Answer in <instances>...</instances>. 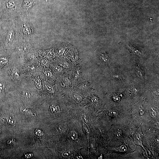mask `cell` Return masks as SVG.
Segmentation results:
<instances>
[{
  "label": "cell",
  "mask_w": 159,
  "mask_h": 159,
  "mask_svg": "<svg viewBox=\"0 0 159 159\" xmlns=\"http://www.w3.org/2000/svg\"><path fill=\"white\" fill-rule=\"evenodd\" d=\"M23 0H0L2 21L13 20L22 13Z\"/></svg>",
  "instance_id": "cell-1"
},
{
  "label": "cell",
  "mask_w": 159,
  "mask_h": 159,
  "mask_svg": "<svg viewBox=\"0 0 159 159\" xmlns=\"http://www.w3.org/2000/svg\"><path fill=\"white\" fill-rule=\"evenodd\" d=\"M27 16V14L21 13L14 20L19 39L20 40H27L32 35V27Z\"/></svg>",
  "instance_id": "cell-2"
},
{
  "label": "cell",
  "mask_w": 159,
  "mask_h": 159,
  "mask_svg": "<svg viewBox=\"0 0 159 159\" xmlns=\"http://www.w3.org/2000/svg\"><path fill=\"white\" fill-rule=\"evenodd\" d=\"M19 39L14 20L2 21L0 27V40L11 45L14 41Z\"/></svg>",
  "instance_id": "cell-3"
},
{
  "label": "cell",
  "mask_w": 159,
  "mask_h": 159,
  "mask_svg": "<svg viewBox=\"0 0 159 159\" xmlns=\"http://www.w3.org/2000/svg\"><path fill=\"white\" fill-rule=\"evenodd\" d=\"M37 2V0H23L21 6L22 13L28 15V11Z\"/></svg>",
  "instance_id": "cell-4"
},
{
  "label": "cell",
  "mask_w": 159,
  "mask_h": 159,
  "mask_svg": "<svg viewBox=\"0 0 159 159\" xmlns=\"http://www.w3.org/2000/svg\"><path fill=\"white\" fill-rule=\"evenodd\" d=\"M50 109L53 112H56L59 110V108L58 105L56 104L52 105L50 106Z\"/></svg>",
  "instance_id": "cell-5"
},
{
  "label": "cell",
  "mask_w": 159,
  "mask_h": 159,
  "mask_svg": "<svg viewBox=\"0 0 159 159\" xmlns=\"http://www.w3.org/2000/svg\"><path fill=\"white\" fill-rule=\"evenodd\" d=\"M109 115L111 117H116L118 115V112L117 110H110L109 113Z\"/></svg>",
  "instance_id": "cell-6"
},
{
  "label": "cell",
  "mask_w": 159,
  "mask_h": 159,
  "mask_svg": "<svg viewBox=\"0 0 159 159\" xmlns=\"http://www.w3.org/2000/svg\"><path fill=\"white\" fill-rule=\"evenodd\" d=\"M6 120L11 125H15L16 123V120L11 117H7Z\"/></svg>",
  "instance_id": "cell-7"
},
{
  "label": "cell",
  "mask_w": 159,
  "mask_h": 159,
  "mask_svg": "<svg viewBox=\"0 0 159 159\" xmlns=\"http://www.w3.org/2000/svg\"><path fill=\"white\" fill-rule=\"evenodd\" d=\"M69 137L70 138L73 139H76L77 138V133L74 131H71L69 133Z\"/></svg>",
  "instance_id": "cell-8"
},
{
  "label": "cell",
  "mask_w": 159,
  "mask_h": 159,
  "mask_svg": "<svg viewBox=\"0 0 159 159\" xmlns=\"http://www.w3.org/2000/svg\"><path fill=\"white\" fill-rule=\"evenodd\" d=\"M8 58L6 57L2 56L0 58V64H5L8 62Z\"/></svg>",
  "instance_id": "cell-9"
},
{
  "label": "cell",
  "mask_w": 159,
  "mask_h": 159,
  "mask_svg": "<svg viewBox=\"0 0 159 159\" xmlns=\"http://www.w3.org/2000/svg\"><path fill=\"white\" fill-rule=\"evenodd\" d=\"M35 84L38 89H40L42 87L41 81L39 79L36 80L35 81Z\"/></svg>",
  "instance_id": "cell-10"
},
{
  "label": "cell",
  "mask_w": 159,
  "mask_h": 159,
  "mask_svg": "<svg viewBox=\"0 0 159 159\" xmlns=\"http://www.w3.org/2000/svg\"><path fill=\"white\" fill-rule=\"evenodd\" d=\"M23 96L26 99H29L30 97L29 93L26 90H23L22 92Z\"/></svg>",
  "instance_id": "cell-11"
},
{
  "label": "cell",
  "mask_w": 159,
  "mask_h": 159,
  "mask_svg": "<svg viewBox=\"0 0 159 159\" xmlns=\"http://www.w3.org/2000/svg\"><path fill=\"white\" fill-rule=\"evenodd\" d=\"M54 69L56 72H59L62 70V68L59 66H56L54 67Z\"/></svg>",
  "instance_id": "cell-12"
},
{
  "label": "cell",
  "mask_w": 159,
  "mask_h": 159,
  "mask_svg": "<svg viewBox=\"0 0 159 159\" xmlns=\"http://www.w3.org/2000/svg\"><path fill=\"white\" fill-rule=\"evenodd\" d=\"M46 87L47 90L49 92H52L54 90V89L53 86L50 84L47 85L46 86Z\"/></svg>",
  "instance_id": "cell-13"
},
{
  "label": "cell",
  "mask_w": 159,
  "mask_h": 159,
  "mask_svg": "<svg viewBox=\"0 0 159 159\" xmlns=\"http://www.w3.org/2000/svg\"><path fill=\"white\" fill-rule=\"evenodd\" d=\"M44 74L45 76L48 77H50L52 76V73L49 70H47L44 72Z\"/></svg>",
  "instance_id": "cell-14"
},
{
  "label": "cell",
  "mask_w": 159,
  "mask_h": 159,
  "mask_svg": "<svg viewBox=\"0 0 159 159\" xmlns=\"http://www.w3.org/2000/svg\"><path fill=\"white\" fill-rule=\"evenodd\" d=\"M150 115L152 117H154L156 116V112L155 110L151 109L150 111Z\"/></svg>",
  "instance_id": "cell-15"
},
{
  "label": "cell",
  "mask_w": 159,
  "mask_h": 159,
  "mask_svg": "<svg viewBox=\"0 0 159 159\" xmlns=\"http://www.w3.org/2000/svg\"><path fill=\"white\" fill-rule=\"evenodd\" d=\"M21 111L23 113H24L27 114L28 112L29 111L28 109L27 108L24 107H22L20 108Z\"/></svg>",
  "instance_id": "cell-16"
},
{
  "label": "cell",
  "mask_w": 159,
  "mask_h": 159,
  "mask_svg": "<svg viewBox=\"0 0 159 159\" xmlns=\"http://www.w3.org/2000/svg\"><path fill=\"white\" fill-rule=\"evenodd\" d=\"M35 133L36 135L39 136L42 135H43V132L39 129H36L35 130Z\"/></svg>",
  "instance_id": "cell-17"
},
{
  "label": "cell",
  "mask_w": 159,
  "mask_h": 159,
  "mask_svg": "<svg viewBox=\"0 0 159 159\" xmlns=\"http://www.w3.org/2000/svg\"><path fill=\"white\" fill-rule=\"evenodd\" d=\"M120 150L122 152H125L127 150V147L124 145H122L120 146Z\"/></svg>",
  "instance_id": "cell-18"
},
{
  "label": "cell",
  "mask_w": 159,
  "mask_h": 159,
  "mask_svg": "<svg viewBox=\"0 0 159 159\" xmlns=\"http://www.w3.org/2000/svg\"><path fill=\"white\" fill-rule=\"evenodd\" d=\"M61 65L64 68H67L69 67V64L67 62H65L61 63Z\"/></svg>",
  "instance_id": "cell-19"
},
{
  "label": "cell",
  "mask_w": 159,
  "mask_h": 159,
  "mask_svg": "<svg viewBox=\"0 0 159 159\" xmlns=\"http://www.w3.org/2000/svg\"><path fill=\"white\" fill-rule=\"evenodd\" d=\"M116 134L117 137L120 136L122 135L121 131L120 130L117 131L116 132Z\"/></svg>",
  "instance_id": "cell-20"
},
{
  "label": "cell",
  "mask_w": 159,
  "mask_h": 159,
  "mask_svg": "<svg viewBox=\"0 0 159 159\" xmlns=\"http://www.w3.org/2000/svg\"><path fill=\"white\" fill-rule=\"evenodd\" d=\"M64 52V51L63 50V49H62L60 50H59L58 51V53L59 54H62Z\"/></svg>",
  "instance_id": "cell-21"
},
{
  "label": "cell",
  "mask_w": 159,
  "mask_h": 159,
  "mask_svg": "<svg viewBox=\"0 0 159 159\" xmlns=\"http://www.w3.org/2000/svg\"><path fill=\"white\" fill-rule=\"evenodd\" d=\"M63 155L64 157H67L69 155V154L67 152H65L63 153Z\"/></svg>",
  "instance_id": "cell-22"
},
{
  "label": "cell",
  "mask_w": 159,
  "mask_h": 159,
  "mask_svg": "<svg viewBox=\"0 0 159 159\" xmlns=\"http://www.w3.org/2000/svg\"><path fill=\"white\" fill-rule=\"evenodd\" d=\"M92 101H93V102H96L97 101V100L96 99V98H92Z\"/></svg>",
  "instance_id": "cell-23"
},
{
  "label": "cell",
  "mask_w": 159,
  "mask_h": 159,
  "mask_svg": "<svg viewBox=\"0 0 159 159\" xmlns=\"http://www.w3.org/2000/svg\"><path fill=\"white\" fill-rule=\"evenodd\" d=\"M137 138L138 140H139L140 138V136L139 135H137Z\"/></svg>",
  "instance_id": "cell-24"
},
{
  "label": "cell",
  "mask_w": 159,
  "mask_h": 159,
  "mask_svg": "<svg viewBox=\"0 0 159 159\" xmlns=\"http://www.w3.org/2000/svg\"><path fill=\"white\" fill-rule=\"evenodd\" d=\"M140 113L141 115H143L144 114V112L142 110H140Z\"/></svg>",
  "instance_id": "cell-25"
},
{
  "label": "cell",
  "mask_w": 159,
  "mask_h": 159,
  "mask_svg": "<svg viewBox=\"0 0 159 159\" xmlns=\"http://www.w3.org/2000/svg\"><path fill=\"white\" fill-rule=\"evenodd\" d=\"M1 2L0 1V12H1Z\"/></svg>",
  "instance_id": "cell-26"
}]
</instances>
